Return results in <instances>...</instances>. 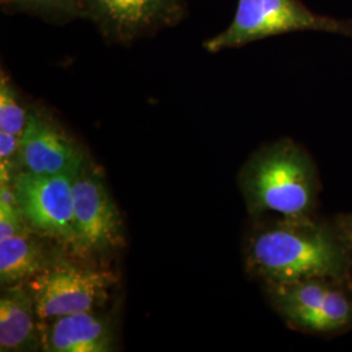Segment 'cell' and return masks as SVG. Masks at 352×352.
<instances>
[{"label":"cell","instance_id":"1","mask_svg":"<svg viewBox=\"0 0 352 352\" xmlns=\"http://www.w3.org/2000/svg\"><path fill=\"white\" fill-rule=\"evenodd\" d=\"M349 252L336 225L317 222L312 217L282 218L253 235L247 264L267 285L305 278L344 283Z\"/></svg>","mask_w":352,"mask_h":352},{"label":"cell","instance_id":"2","mask_svg":"<svg viewBox=\"0 0 352 352\" xmlns=\"http://www.w3.org/2000/svg\"><path fill=\"white\" fill-rule=\"evenodd\" d=\"M240 183L253 215L276 213L287 219L312 217L320 189L312 160L287 139L256 153Z\"/></svg>","mask_w":352,"mask_h":352},{"label":"cell","instance_id":"3","mask_svg":"<svg viewBox=\"0 0 352 352\" xmlns=\"http://www.w3.org/2000/svg\"><path fill=\"white\" fill-rule=\"evenodd\" d=\"M309 30L352 37V21L314 12L302 0H238L230 25L205 39L202 47L217 54L265 38Z\"/></svg>","mask_w":352,"mask_h":352},{"label":"cell","instance_id":"4","mask_svg":"<svg viewBox=\"0 0 352 352\" xmlns=\"http://www.w3.org/2000/svg\"><path fill=\"white\" fill-rule=\"evenodd\" d=\"M113 274L59 256L26 285L30 289L39 321L94 311L109 294Z\"/></svg>","mask_w":352,"mask_h":352},{"label":"cell","instance_id":"5","mask_svg":"<svg viewBox=\"0 0 352 352\" xmlns=\"http://www.w3.org/2000/svg\"><path fill=\"white\" fill-rule=\"evenodd\" d=\"M81 4L85 20L111 46L154 37L188 14L187 0H81Z\"/></svg>","mask_w":352,"mask_h":352},{"label":"cell","instance_id":"6","mask_svg":"<svg viewBox=\"0 0 352 352\" xmlns=\"http://www.w3.org/2000/svg\"><path fill=\"white\" fill-rule=\"evenodd\" d=\"M77 171L38 175L23 170L12 182L26 225L39 235L58 240L74 251H78L72 193Z\"/></svg>","mask_w":352,"mask_h":352},{"label":"cell","instance_id":"7","mask_svg":"<svg viewBox=\"0 0 352 352\" xmlns=\"http://www.w3.org/2000/svg\"><path fill=\"white\" fill-rule=\"evenodd\" d=\"M72 193L78 251L104 252L119 247L124 241L120 213L101 174L87 161L76 174Z\"/></svg>","mask_w":352,"mask_h":352},{"label":"cell","instance_id":"8","mask_svg":"<svg viewBox=\"0 0 352 352\" xmlns=\"http://www.w3.org/2000/svg\"><path fill=\"white\" fill-rule=\"evenodd\" d=\"M19 162L28 173L58 175L80 170L85 158L58 119L45 106L32 104L20 139Z\"/></svg>","mask_w":352,"mask_h":352},{"label":"cell","instance_id":"9","mask_svg":"<svg viewBox=\"0 0 352 352\" xmlns=\"http://www.w3.org/2000/svg\"><path fill=\"white\" fill-rule=\"evenodd\" d=\"M39 340L42 351L109 352L115 337L110 317L87 311L41 321Z\"/></svg>","mask_w":352,"mask_h":352},{"label":"cell","instance_id":"10","mask_svg":"<svg viewBox=\"0 0 352 352\" xmlns=\"http://www.w3.org/2000/svg\"><path fill=\"white\" fill-rule=\"evenodd\" d=\"M34 299L28 285L7 286L0 296V351L41 350Z\"/></svg>","mask_w":352,"mask_h":352},{"label":"cell","instance_id":"11","mask_svg":"<svg viewBox=\"0 0 352 352\" xmlns=\"http://www.w3.org/2000/svg\"><path fill=\"white\" fill-rule=\"evenodd\" d=\"M330 280L327 278H305L292 282L269 285L270 299L291 327L312 331Z\"/></svg>","mask_w":352,"mask_h":352},{"label":"cell","instance_id":"12","mask_svg":"<svg viewBox=\"0 0 352 352\" xmlns=\"http://www.w3.org/2000/svg\"><path fill=\"white\" fill-rule=\"evenodd\" d=\"M32 228L0 240V283L3 287L24 285L37 276L51 256Z\"/></svg>","mask_w":352,"mask_h":352},{"label":"cell","instance_id":"13","mask_svg":"<svg viewBox=\"0 0 352 352\" xmlns=\"http://www.w3.org/2000/svg\"><path fill=\"white\" fill-rule=\"evenodd\" d=\"M3 12L28 14L52 25L85 20L81 0H0Z\"/></svg>","mask_w":352,"mask_h":352},{"label":"cell","instance_id":"14","mask_svg":"<svg viewBox=\"0 0 352 352\" xmlns=\"http://www.w3.org/2000/svg\"><path fill=\"white\" fill-rule=\"evenodd\" d=\"M342 285L338 282L330 283L311 333L334 334L351 327L352 298Z\"/></svg>","mask_w":352,"mask_h":352},{"label":"cell","instance_id":"15","mask_svg":"<svg viewBox=\"0 0 352 352\" xmlns=\"http://www.w3.org/2000/svg\"><path fill=\"white\" fill-rule=\"evenodd\" d=\"M29 107L25 104L8 74H0V131L21 138L25 129Z\"/></svg>","mask_w":352,"mask_h":352},{"label":"cell","instance_id":"16","mask_svg":"<svg viewBox=\"0 0 352 352\" xmlns=\"http://www.w3.org/2000/svg\"><path fill=\"white\" fill-rule=\"evenodd\" d=\"M334 225L337 227L342 239L346 243L349 251L352 252V214L340 215Z\"/></svg>","mask_w":352,"mask_h":352}]
</instances>
